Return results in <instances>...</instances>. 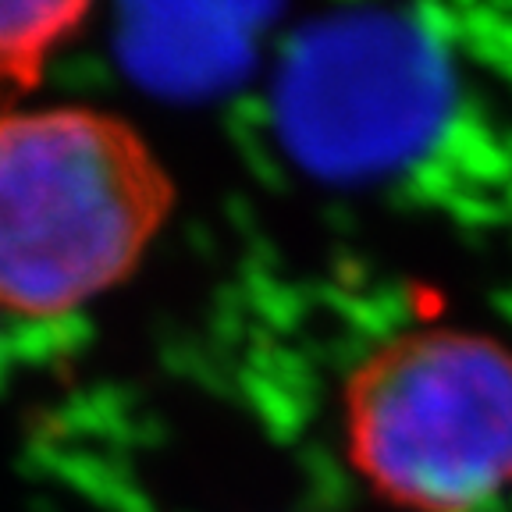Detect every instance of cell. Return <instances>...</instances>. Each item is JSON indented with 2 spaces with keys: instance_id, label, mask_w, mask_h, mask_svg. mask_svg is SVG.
Wrapping results in <instances>:
<instances>
[{
  "instance_id": "4",
  "label": "cell",
  "mask_w": 512,
  "mask_h": 512,
  "mask_svg": "<svg viewBox=\"0 0 512 512\" xmlns=\"http://www.w3.org/2000/svg\"><path fill=\"white\" fill-rule=\"evenodd\" d=\"M271 8H125L121 64L146 89L210 96L253 68L256 32Z\"/></svg>"
},
{
  "instance_id": "2",
  "label": "cell",
  "mask_w": 512,
  "mask_h": 512,
  "mask_svg": "<svg viewBox=\"0 0 512 512\" xmlns=\"http://www.w3.org/2000/svg\"><path fill=\"white\" fill-rule=\"evenodd\" d=\"M345 456L402 512H480L512 495V345L424 324L374 345L342 384Z\"/></svg>"
},
{
  "instance_id": "1",
  "label": "cell",
  "mask_w": 512,
  "mask_h": 512,
  "mask_svg": "<svg viewBox=\"0 0 512 512\" xmlns=\"http://www.w3.org/2000/svg\"><path fill=\"white\" fill-rule=\"evenodd\" d=\"M175 203L168 168L96 107H0V310L64 317L136 271Z\"/></svg>"
},
{
  "instance_id": "3",
  "label": "cell",
  "mask_w": 512,
  "mask_h": 512,
  "mask_svg": "<svg viewBox=\"0 0 512 512\" xmlns=\"http://www.w3.org/2000/svg\"><path fill=\"white\" fill-rule=\"evenodd\" d=\"M452 107L456 72L438 36L381 11L303 25L271 82L281 150L324 182H370L413 164Z\"/></svg>"
},
{
  "instance_id": "5",
  "label": "cell",
  "mask_w": 512,
  "mask_h": 512,
  "mask_svg": "<svg viewBox=\"0 0 512 512\" xmlns=\"http://www.w3.org/2000/svg\"><path fill=\"white\" fill-rule=\"evenodd\" d=\"M86 4H0V107L36 89L50 61L79 36Z\"/></svg>"
}]
</instances>
